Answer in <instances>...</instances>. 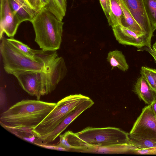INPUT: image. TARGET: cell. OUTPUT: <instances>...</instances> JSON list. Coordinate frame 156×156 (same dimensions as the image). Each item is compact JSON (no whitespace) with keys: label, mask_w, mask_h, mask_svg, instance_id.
Wrapping results in <instances>:
<instances>
[{"label":"cell","mask_w":156,"mask_h":156,"mask_svg":"<svg viewBox=\"0 0 156 156\" xmlns=\"http://www.w3.org/2000/svg\"><path fill=\"white\" fill-rule=\"evenodd\" d=\"M152 47L156 50V41L153 44Z\"/></svg>","instance_id":"33"},{"label":"cell","mask_w":156,"mask_h":156,"mask_svg":"<svg viewBox=\"0 0 156 156\" xmlns=\"http://www.w3.org/2000/svg\"><path fill=\"white\" fill-rule=\"evenodd\" d=\"M107 59L112 67V69L117 68L125 72L129 69V66L125 57L121 51L115 50L109 52Z\"/></svg>","instance_id":"17"},{"label":"cell","mask_w":156,"mask_h":156,"mask_svg":"<svg viewBox=\"0 0 156 156\" xmlns=\"http://www.w3.org/2000/svg\"><path fill=\"white\" fill-rule=\"evenodd\" d=\"M1 40L0 53L4 70L7 73L12 74L21 70H44V62L41 55L27 56L12 45L7 38L3 37Z\"/></svg>","instance_id":"3"},{"label":"cell","mask_w":156,"mask_h":156,"mask_svg":"<svg viewBox=\"0 0 156 156\" xmlns=\"http://www.w3.org/2000/svg\"><path fill=\"white\" fill-rule=\"evenodd\" d=\"M0 39L4 33L8 37H13L21 23L12 10L9 0H0Z\"/></svg>","instance_id":"9"},{"label":"cell","mask_w":156,"mask_h":156,"mask_svg":"<svg viewBox=\"0 0 156 156\" xmlns=\"http://www.w3.org/2000/svg\"><path fill=\"white\" fill-rule=\"evenodd\" d=\"M31 7L34 10L38 11L43 8L41 0H27Z\"/></svg>","instance_id":"27"},{"label":"cell","mask_w":156,"mask_h":156,"mask_svg":"<svg viewBox=\"0 0 156 156\" xmlns=\"http://www.w3.org/2000/svg\"><path fill=\"white\" fill-rule=\"evenodd\" d=\"M133 91L147 105H150L156 100V91L151 87L143 75L137 79Z\"/></svg>","instance_id":"14"},{"label":"cell","mask_w":156,"mask_h":156,"mask_svg":"<svg viewBox=\"0 0 156 156\" xmlns=\"http://www.w3.org/2000/svg\"><path fill=\"white\" fill-rule=\"evenodd\" d=\"M59 136V142L57 145L66 149L67 151L78 152L88 145L72 131H66Z\"/></svg>","instance_id":"15"},{"label":"cell","mask_w":156,"mask_h":156,"mask_svg":"<svg viewBox=\"0 0 156 156\" xmlns=\"http://www.w3.org/2000/svg\"><path fill=\"white\" fill-rule=\"evenodd\" d=\"M100 2L105 15L107 19H109L110 13L109 0H99Z\"/></svg>","instance_id":"25"},{"label":"cell","mask_w":156,"mask_h":156,"mask_svg":"<svg viewBox=\"0 0 156 156\" xmlns=\"http://www.w3.org/2000/svg\"><path fill=\"white\" fill-rule=\"evenodd\" d=\"M49 4L44 7L62 21L65 16L67 8L66 0H48Z\"/></svg>","instance_id":"19"},{"label":"cell","mask_w":156,"mask_h":156,"mask_svg":"<svg viewBox=\"0 0 156 156\" xmlns=\"http://www.w3.org/2000/svg\"><path fill=\"white\" fill-rule=\"evenodd\" d=\"M32 14L36 16L38 11L33 9L25 0H13Z\"/></svg>","instance_id":"26"},{"label":"cell","mask_w":156,"mask_h":156,"mask_svg":"<svg viewBox=\"0 0 156 156\" xmlns=\"http://www.w3.org/2000/svg\"><path fill=\"white\" fill-rule=\"evenodd\" d=\"M145 11L154 31L156 29V0H143Z\"/></svg>","instance_id":"22"},{"label":"cell","mask_w":156,"mask_h":156,"mask_svg":"<svg viewBox=\"0 0 156 156\" xmlns=\"http://www.w3.org/2000/svg\"><path fill=\"white\" fill-rule=\"evenodd\" d=\"M110 13L107 20L109 25L112 28L121 25L123 13L118 0H109Z\"/></svg>","instance_id":"18"},{"label":"cell","mask_w":156,"mask_h":156,"mask_svg":"<svg viewBox=\"0 0 156 156\" xmlns=\"http://www.w3.org/2000/svg\"><path fill=\"white\" fill-rule=\"evenodd\" d=\"M138 148L129 143L103 147H94L88 145L78 152L103 154H135Z\"/></svg>","instance_id":"13"},{"label":"cell","mask_w":156,"mask_h":156,"mask_svg":"<svg viewBox=\"0 0 156 156\" xmlns=\"http://www.w3.org/2000/svg\"><path fill=\"white\" fill-rule=\"evenodd\" d=\"M35 41L44 51H56L61 44L64 23L44 8L38 11L31 22Z\"/></svg>","instance_id":"2"},{"label":"cell","mask_w":156,"mask_h":156,"mask_svg":"<svg viewBox=\"0 0 156 156\" xmlns=\"http://www.w3.org/2000/svg\"><path fill=\"white\" fill-rule=\"evenodd\" d=\"M151 109L155 115H156V100L150 105Z\"/></svg>","instance_id":"31"},{"label":"cell","mask_w":156,"mask_h":156,"mask_svg":"<svg viewBox=\"0 0 156 156\" xmlns=\"http://www.w3.org/2000/svg\"><path fill=\"white\" fill-rule=\"evenodd\" d=\"M22 89L28 94L40 100L47 95V76L44 71H18L13 72Z\"/></svg>","instance_id":"6"},{"label":"cell","mask_w":156,"mask_h":156,"mask_svg":"<svg viewBox=\"0 0 156 156\" xmlns=\"http://www.w3.org/2000/svg\"><path fill=\"white\" fill-rule=\"evenodd\" d=\"M140 73L141 75H143L144 77L151 87L156 91L154 79L150 70V68L142 66Z\"/></svg>","instance_id":"24"},{"label":"cell","mask_w":156,"mask_h":156,"mask_svg":"<svg viewBox=\"0 0 156 156\" xmlns=\"http://www.w3.org/2000/svg\"><path fill=\"white\" fill-rule=\"evenodd\" d=\"M56 103L38 100H22L1 114L0 124L6 129L21 128L33 129L49 114Z\"/></svg>","instance_id":"1"},{"label":"cell","mask_w":156,"mask_h":156,"mask_svg":"<svg viewBox=\"0 0 156 156\" xmlns=\"http://www.w3.org/2000/svg\"><path fill=\"white\" fill-rule=\"evenodd\" d=\"M10 6L16 14L21 23L28 21L31 22L33 20L35 15L29 12L13 0H9Z\"/></svg>","instance_id":"20"},{"label":"cell","mask_w":156,"mask_h":156,"mask_svg":"<svg viewBox=\"0 0 156 156\" xmlns=\"http://www.w3.org/2000/svg\"><path fill=\"white\" fill-rule=\"evenodd\" d=\"M43 8L46 7L49 4L48 0H41Z\"/></svg>","instance_id":"32"},{"label":"cell","mask_w":156,"mask_h":156,"mask_svg":"<svg viewBox=\"0 0 156 156\" xmlns=\"http://www.w3.org/2000/svg\"><path fill=\"white\" fill-rule=\"evenodd\" d=\"M8 41L12 45L25 55L34 57L40 54L41 50H37L31 49L27 45L13 37L7 38Z\"/></svg>","instance_id":"23"},{"label":"cell","mask_w":156,"mask_h":156,"mask_svg":"<svg viewBox=\"0 0 156 156\" xmlns=\"http://www.w3.org/2000/svg\"><path fill=\"white\" fill-rule=\"evenodd\" d=\"M89 97L80 94L70 95L58 102L44 119L32 130L37 138L54 130L75 108Z\"/></svg>","instance_id":"4"},{"label":"cell","mask_w":156,"mask_h":156,"mask_svg":"<svg viewBox=\"0 0 156 156\" xmlns=\"http://www.w3.org/2000/svg\"><path fill=\"white\" fill-rule=\"evenodd\" d=\"M116 39L120 44L131 45L138 48L151 47V43L144 35L139 34L122 25L112 28Z\"/></svg>","instance_id":"12"},{"label":"cell","mask_w":156,"mask_h":156,"mask_svg":"<svg viewBox=\"0 0 156 156\" xmlns=\"http://www.w3.org/2000/svg\"><path fill=\"white\" fill-rule=\"evenodd\" d=\"M94 104V101L89 98L73 110L54 130L37 139L45 144L53 142L78 116Z\"/></svg>","instance_id":"10"},{"label":"cell","mask_w":156,"mask_h":156,"mask_svg":"<svg viewBox=\"0 0 156 156\" xmlns=\"http://www.w3.org/2000/svg\"><path fill=\"white\" fill-rule=\"evenodd\" d=\"M135 20L145 33L149 41L154 32L147 16L143 0H122Z\"/></svg>","instance_id":"11"},{"label":"cell","mask_w":156,"mask_h":156,"mask_svg":"<svg viewBox=\"0 0 156 156\" xmlns=\"http://www.w3.org/2000/svg\"><path fill=\"white\" fill-rule=\"evenodd\" d=\"M150 70L154 79L156 89V69L150 68Z\"/></svg>","instance_id":"30"},{"label":"cell","mask_w":156,"mask_h":156,"mask_svg":"<svg viewBox=\"0 0 156 156\" xmlns=\"http://www.w3.org/2000/svg\"><path fill=\"white\" fill-rule=\"evenodd\" d=\"M75 133L88 145L94 147L106 146L129 142V133L116 127H87Z\"/></svg>","instance_id":"5"},{"label":"cell","mask_w":156,"mask_h":156,"mask_svg":"<svg viewBox=\"0 0 156 156\" xmlns=\"http://www.w3.org/2000/svg\"><path fill=\"white\" fill-rule=\"evenodd\" d=\"M155 154H156V147L153 148Z\"/></svg>","instance_id":"34"},{"label":"cell","mask_w":156,"mask_h":156,"mask_svg":"<svg viewBox=\"0 0 156 156\" xmlns=\"http://www.w3.org/2000/svg\"><path fill=\"white\" fill-rule=\"evenodd\" d=\"M44 51L41 54L44 62V71L47 76V94L56 88L59 82L66 76L67 69L64 58L58 56L56 51L49 54Z\"/></svg>","instance_id":"7"},{"label":"cell","mask_w":156,"mask_h":156,"mask_svg":"<svg viewBox=\"0 0 156 156\" xmlns=\"http://www.w3.org/2000/svg\"><path fill=\"white\" fill-rule=\"evenodd\" d=\"M144 47V49L147 51L152 56L156 63V50L151 47Z\"/></svg>","instance_id":"29"},{"label":"cell","mask_w":156,"mask_h":156,"mask_svg":"<svg viewBox=\"0 0 156 156\" xmlns=\"http://www.w3.org/2000/svg\"><path fill=\"white\" fill-rule=\"evenodd\" d=\"M129 143L142 149L156 147V142L147 139L128 133Z\"/></svg>","instance_id":"21"},{"label":"cell","mask_w":156,"mask_h":156,"mask_svg":"<svg viewBox=\"0 0 156 156\" xmlns=\"http://www.w3.org/2000/svg\"><path fill=\"white\" fill-rule=\"evenodd\" d=\"M118 1L123 13V19L121 25L137 34L146 36L145 33L133 17L123 0H118Z\"/></svg>","instance_id":"16"},{"label":"cell","mask_w":156,"mask_h":156,"mask_svg":"<svg viewBox=\"0 0 156 156\" xmlns=\"http://www.w3.org/2000/svg\"><path fill=\"white\" fill-rule=\"evenodd\" d=\"M27 2H28L27 0H25Z\"/></svg>","instance_id":"35"},{"label":"cell","mask_w":156,"mask_h":156,"mask_svg":"<svg viewBox=\"0 0 156 156\" xmlns=\"http://www.w3.org/2000/svg\"><path fill=\"white\" fill-rule=\"evenodd\" d=\"M35 144L40 147L48 149L56 150L59 151H67V150L62 147L59 146L58 145L56 146L47 145L45 144H39L37 143H34Z\"/></svg>","instance_id":"28"},{"label":"cell","mask_w":156,"mask_h":156,"mask_svg":"<svg viewBox=\"0 0 156 156\" xmlns=\"http://www.w3.org/2000/svg\"><path fill=\"white\" fill-rule=\"evenodd\" d=\"M129 133L156 142V115L150 105L142 109Z\"/></svg>","instance_id":"8"}]
</instances>
